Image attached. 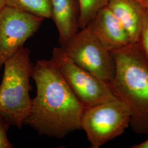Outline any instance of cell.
Listing matches in <instances>:
<instances>
[{"instance_id":"6da1fadb","label":"cell","mask_w":148,"mask_h":148,"mask_svg":"<svg viewBox=\"0 0 148 148\" xmlns=\"http://www.w3.org/2000/svg\"><path fill=\"white\" fill-rule=\"evenodd\" d=\"M32 78L36 95L24 121L41 135L62 138L81 129L84 106L75 95L51 60H39Z\"/></svg>"},{"instance_id":"7a4b0ae2","label":"cell","mask_w":148,"mask_h":148,"mask_svg":"<svg viewBox=\"0 0 148 148\" xmlns=\"http://www.w3.org/2000/svg\"><path fill=\"white\" fill-rule=\"evenodd\" d=\"M111 53L116 70L108 84L130 111L134 132L148 134V64L134 43Z\"/></svg>"},{"instance_id":"3957f363","label":"cell","mask_w":148,"mask_h":148,"mask_svg":"<svg viewBox=\"0 0 148 148\" xmlns=\"http://www.w3.org/2000/svg\"><path fill=\"white\" fill-rule=\"evenodd\" d=\"M33 66L30 51L23 46L3 66L0 84V117L8 125L18 129L24 125L32 106L30 92Z\"/></svg>"},{"instance_id":"277c9868","label":"cell","mask_w":148,"mask_h":148,"mask_svg":"<svg viewBox=\"0 0 148 148\" xmlns=\"http://www.w3.org/2000/svg\"><path fill=\"white\" fill-rule=\"evenodd\" d=\"M131 112L116 97L90 107L85 108L81 129L85 131L90 148H99L121 136L130 126Z\"/></svg>"},{"instance_id":"5b68a950","label":"cell","mask_w":148,"mask_h":148,"mask_svg":"<svg viewBox=\"0 0 148 148\" xmlns=\"http://www.w3.org/2000/svg\"><path fill=\"white\" fill-rule=\"evenodd\" d=\"M51 60L84 108L96 106L115 97L107 82L75 63L63 47L53 49Z\"/></svg>"},{"instance_id":"8992f818","label":"cell","mask_w":148,"mask_h":148,"mask_svg":"<svg viewBox=\"0 0 148 148\" xmlns=\"http://www.w3.org/2000/svg\"><path fill=\"white\" fill-rule=\"evenodd\" d=\"M75 63L109 84L115 74L116 64L112 53L104 47L86 27L62 46Z\"/></svg>"},{"instance_id":"52a82bcc","label":"cell","mask_w":148,"mask_h":148,"mask_svg":"<svg viewBox=\"0 0 148 148\" xmlns=\"http://www.w3.org/2000/svg\"><path fill=\"white\" fill-rule=\"evenodd\" d=\"M44 19L5 5L0 10V69L32 37Z\"/></svg>"},{"instance_id":"ba28073f","label":"cell","mask_w":148,"mask_h":148,"mask_svg":"<svg viewBox=\"0 0 148 148\" xmlns=\"http://www.w3.org/2000/svg\"><path fill=\"white\" fill-rule=\"evenodd\" d=\"M86 27L111 52L131 43L126 30L107 5L97 12Z\"/></svg>"},{"instance_id":"9c48e42d","label":"cell","mask_w":148,"mask_h":148,"mask_svg":"<svg viewBox=\"0 0 148 148\" xmlns=\"http://www.w3.org/2000/svg\"><path fill=\"white\" fill-rule=\"evenodd\" d=\"M52 18L63 46L79 30V5L77 0H51Z\"/></svg>"},{"instance_id":"30bf717a","label":"cell","mask_w":148,"mask_h":148,"mask_svg":"<svg viewBox=\"0 0 148 148\" xmlns=\"http://www.w3.org/2000/svg\"><path fill=\"white\" fill-rule=\"evenodd\" d=\"M107 7L136 43L143 25L144 7L134 0H109Z\"/></svg>"},{"instance_id":"8fae6325","label":"cell","mask_w":148,"mask_h":148,"mask_svg":"<svg viewBox=\"0 0 148 148\" xmlns=\"http://www.w3.org/2000/svg\"><path fill=\"white\" fill-rule=\"evenodd\" d=\"M5 5L45 18H52L51 0H6Z\"/></svg>"},{"instance_id":"7c38bea8","label":"cell","mask_w":148,"mask_h":148,"mask_svg":"<svg viewBox=\"0 0 148 148\" xmlns=\"http://www.w3.org/2000/svg\"><path fill=\"white\" fill-rule=\"evenodd\" d=\"M79 8V29L88 25L97 12L108 5L109 0H77Z\"/></svg>"},{"instance_id":"4fadbf2b","label":"cell","mask_w":148,"mask_h":148,"mask_svg":"<svg viewBox=\"0 0 148 148\" xmlns=\"http://www.w3.org/2000/svg\"><path fill=\"white\" fill-rule=\"evenodd\" d=\"M136 44L148 64V8H144L143 25Z\"/></svg>"},{"instance_id":"5bb4252c","label":"cell","mask_w":148,"mask_h":148,"mask_svg":"<svg viewBox=\"0 0 148 148\" xmlns=\"http://www.w3.org/2000/svg\"><path fill=\"white\" fill-rule=\"evenodd\" d=\"M9 126V125L0 117V148L14 147V145L8 139L7 136V130Z\"/></svg>"},{"instance_id":"9a60e30c","label":"cell","mask_w":148,"mask_h":148,"mask_svg":"<svg viewBox=\"0 0 148 148\" xmlns=\"http://www.w3.org/2000/svg\"><path fill=\"white\" fill-rule=\"evenodd\" d=\"M132 148H148V139L142 143L134 145Z\"/></svg>"},{"instance_id":"2e32d148","label":"cell","mask_w":148,"mask_h":148,"mask_svg":"<svg viewBox=\"0 0 148 148\" xmlns=\"http://www.w3.org/2000/svg\"><path fill=\"white\" fill-rule=\"evenodd\" d=\"M145 8H148V0H134Z\"/></svg>"},{"instance_id":"e0dca14e","label":"cell","mask_w":148,"mask_h":148,"mask_svg":"<svg viewBox=\"0 0 148 148\" xmlns=\"http://www.w3.org/2000/svg\"><path fill=\"white\" fill-rule=\"evenodd\" d=\"M6 0H0V10L5 5Z\"/></svg>"}]
</instances>
